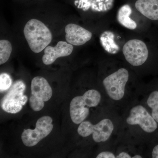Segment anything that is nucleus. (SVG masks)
<instances>
[{
  "label": "nucleus",
  "instance_id": "20e7f679",
  "mask_svg": "<svg viewBox=\"0 0 158 158\" xmlns=\"http://www.w3.org/2000/svg\"><path fill=\"white\" fill-rule=\"evenodd\" d=\"M31 90L30 106L34 111H40L44 107V102L49 100L52 96L50 85L44 78L36 77L31 81Z\"/></svg>",
  "mask_w": 158,
  "mask_h": 158
},
{
  "label": "nucleus",
  "instance_id": "6ab92c4d",
  "mask_svg": "<svg viewBox=\"0 0 158 158\" xmlns=\"http://www.w3.org/2000/svg\"><path fill=\"white\" fill-rule=\"evenodd\" d=\"M117 158H131V157L127 153L122 152L120 153L116 157Z\"/></svg>",
  "mask_w": 158,
  "mask_h": 158
},
{
  "label": "nucleus",
  "instance_id": "4468645a",
  "mask_svg": "<svg viewBox=\"0 0 158 158\" xmlns=\"http://www.w3.org/2000/svg\"><path fill=\"white\" fill-rule=\"evenodd\" d=\"M115 35L110 31H106L100 37L101 44L105 51L111 54H116L119 51L118 46L114 40Z\"/></svg>",
  "mask_w": 158,
  "mask_h": 158
},
{
  "label": "nucleus",
  "instance_id": "dca6fc26",
  "mask_svg": "<svg viewBox=\"0 0 158 158\" xmlns=\"http://www.w3.org/2000/svg\"><path fill=\"white\" fill-rule=\"evenodd\" d=\"M148 106L152 109L153 118L158 123V91H154L150 94L148 99Z\"/></svg>",
  "mask_w": 158,
  "mask_h": 158
},
{
  "label": "nucleus",
  "instance_id": "9b49d317",
  "mask_svg": "<svg viewBox=\"0 0 158 158\" xmlns=\"http://www.w3.org/2000/svg\"><path fill=\"white\" fill-rule=\"evenodd\" d=\"M65 40L72 45L81 46L91 39L92 33L76 24L69 23L65 27Z\"/></svg>",
  "mask_w": 158,
  "mask_h": 158
},
{
  "label": "nucleus",
  "instance_id": "f03ea898",
  "mask_svg": "<svg viewBox=\"0 0 158 158\" xmlns=\"http://www.w3.org/2000/svg\"><path fill=\"white\" fill-rule=\"evenodd\" d=\"M101 99L100 93L94 89L88 90L82 96L74 98L69 106V113L73 122L77 124L83 122L89 115V108L98 106Z\"/></svg>",
  "mask_w": 158,
  "mask_h": 158
},
{
  "label": "nucleus",
  "instance_id": "6e6552de",
  "mask_svg": "<svg viewBox=\"0 0 158 158\" xmlns=\"http://www.w3.org/2000/svg\"><path fill=\"white\" fill-rule=\"evenodd\" d=\"M123 52L127 62L133 66L142 65L148 58L147 46L140 40H131L126 43L123 48Z\"/></svg>",
  "mask_w": 158,
  "mask_h": 158
},
{
  "label": "nucleus",
  "instance_id": "aec40b11",
  "mask_svg": "<svg viewBox=\"0 0 158 158\" xmlns=\"http://www.w3.org/2000/svg\"><path fill=\"white\" fill-rule=\"evenodd\" d=\"M152 156L153 158H158V145L156 146L153 149Z\"/></svg>",
  "mask_w": 158,
  "mask_h": 158
},
{
  "label": "nucleus",
  "instance_id": "9d476101",
  "mask_svg": "<svg viewBox=\"0 0 158 158\" xmlns=\"http://www.w3.org/2000/svg\"><path fill=\"white\" fill-rule=\"evenodd\" d=\"M73 45L65 41H60L55 46H47L44 50L42 57L44 64H52L58 58L69 56L73 51Z\"/></svg>",
  "mask_w": 158,
  "mask_h": 158
},
{
  "label": "nucleus",
  "instance_id": "1a4fd4ad",
  "mask_svg": "<svg viewBox=\"0 0 158 158\" xmlns=\"http://www.w3.org/2000/svg\"><path fill=\"white\" fill-rule=\"evenodd\" d=\"M127 122L131 125H138L147 133H152L157 128L156 121L141 106H136L131 110Z\"/></svg>",
  "mask_w": 158,
  "mask_h": 158
},
{
  "label": "nucleus",
  "instance_id": "a211bd4d",
  "mask_svg": "<svg viewBox=\"0 0 158 158\" xmlns=\"http://www.w3.org/2000/svg\"><path fill=\"white\" fill-rule=\"evenodd\" d=\"M97 158H115L116 157L112 152H103L99 154Z\"/></svg>",
  "mask_w": 158,
  "mask_h": 158
},
{
  "label": "nucleus",
  "instance_id": "423d86ee",
  "mask_svg": "<svg viewBox=\"0 0 158 158\" xmlns=\"http://www.w3.org/2000/svg\"><path fill=\"white\" fill-rule=\"evenodd\" d=\"M53 120L51 117L44 116L37 120L34 130H25L21 135L23 144L27 147H33L48 135L53 128Z\"/></svg>",
  "mask_w": 158,
  "mask_h": 158
},
{
  "label": "nucleus",
  "instance_id": "0eeeda50",
  "mask_svg": "<svg viewBox=\"0 0 158 158\" xmlns=\"http://www.w3.org/2000/svg\"><path fill=\"white\" fill-rule=\"evenodd\" d=\"M128 80V71L125 69L121 68L103 80V84L110 98L118 101L123 97L126 85Z\"/></svg>",
  "mask_w": 158,
  "mask_h": 158
},
{
  "label": "nucleus",
  "instance_id": "f3484780",
  "mask_svg": "<svg viewBox=\"0 0 158 158\" xmlns=\"http://www.w3.org/2000/svg\"><path fill=\"white\" fill-rule=\"evenodd\" d=\"M12 80L9 74L2 73L0 75V90L1 92L8 90L11 88Z\"/></svg>",
  "mask_w": 158,
  "mask_h": 158
},
{
  "label": "nucleus",
  "instance_id": "39448f33",
  "mask_svg": "<svg viewBox=\"0 0 158 158\" xmlns=\"http://www.w3.org/2000/svg\"><path fill=\"white\" fill-rule=\"evenodd\" d=\"M114 130V125L110 119L105 118L95 125L89 121H83L80 123L77 131L80 135L87 137L92 134L95 142H105L107 141Z\"/></svg>",
  "mask_w": 158,
  "mask_h": 158
},
{
  "label": "nucleus",
  "instance_id": "2eb2a0df",
  "mask_svg": "<svg viewBox=\"0 0 158 158\" xmlns=\"http://www.w3.org/2000/svg\"><path fill=\"white\" fill-rule=\"evenodd\" d=\"M12 50L11 43L7 40H0V64H4L9 59Z\"/></svg>",
  "mask_w": 158,
  "mask_h": 158
},
{
  "label": "nucleus",
  "instance_id": "f257e3e1",
  "mask_svg": "<svg viewBox=\"0 0 158 158\" xmlns=\"http://www.w3.org/2000/svg\"><path fill=\"white\" fill-rule=\"evenodd\" d=\"M23 34L29 47L35 53L44 50L52 39L48 28L42 22L35 19H30L26 23Z\"/></svg>",
  "mask_w": 158,
  "mask_h": 158
},
{
  "label": "nucleus",
  "instance_id": "412c9836",
  "mask_svg": "<svg viewBox=\"0 0 158 158\" xmlns=\"http://www.w3.org/2000/svg\"><path fill=\"white\" fill-rule=\"evenodd\" d=\"M133 158H142V157L141 156H139V155H136L135 156H134V157H133Z\"/></svg>",
  "mask_w": 158,
  "mask_h": 158
},
{
  "label": "nucleus",
  "instance_id": "f8f14e48",
  "mask_svg": "<svg viewBox=\"0 0 158 158\" xmlns=\"http://www.w3.org/2000/svg\"><path fill=\"white\" fill-rule=\"evenodd\" d=\"M136 9L145 17L158 20V0H135Z\"/></svg>",
  "mask_w": 158,
  "mask_h": 158
},
{
  "label": "nucleus",
  "instance_id": "7ed1b4c3",
  "mask_svg": "<svg viewBox=\"0 0 158 158\" xmlns=\"http://www.w3.org/2000/svg\"><path fill=\"white\" fill-rule=\"evenodd\" d=\"M25 90V84L22 81L15 82L2 100V110L11 114L19 112L27 102V96L24 94Z\"/></svg>",
  "mask_w": 158,
  "mask_h": 158
},
{
  "label": "nucleus",
  "instance_id": "ddd939ff",
  "mask_svg": "<svg viewBox=\"0 0 158 158\" xmlns=\"http://www.w3.org/2000/svg\"><path fill=\"white\" fill-rule=\"evenodd\" d=\"M132 12L131 6L128 4H125L118 9L117 19L118 22L125 27L130 30H135L137 28V24L130 17Z\"/></svg>",
  "mask_w": 158,
  "mask_h": 158
}]
</instances>
